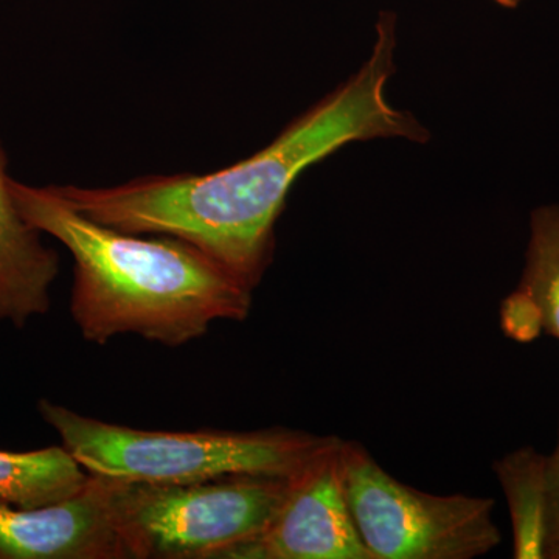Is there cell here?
<instances>
[{"mask_svg":"<svg viewBox=\"0 0 559 559\" xmlns=\"http://www.w3.org/2000/svg\"><path fill=\"white\" fill-rule=\"evenodd\" d=\"M395 49L396 16L382 13L373 50L355 75L290 121L270 145L223 170L55 190L105 226L190 242L253 290L274 260L275 223L301 173L352 142H428L423 124L388 100Z\"/></svg>","mask_w":559,"mask_h":559,"instance_id":"cell-1","label":"cell"},{"mask_svg":"<svg viewBox=\"0 0 559 559\" xmlns=\"http://www.w3.org/2000/svg\"><path fill=\"white\" fill-rule=\"evenodd\" d=\"M11 193L22 216L72 257L70 314L84 341L105 345L134 334L182 347L219 320L248 319L252 289L190 242L105 226L53 186L11 178Z\"/></svg>","mask_w":559,"mask_h":559,"instance_id":"cell-2","label":"cell"},{"mask_svg":"<svg viewBox=\"0 0 559 559\" xmlns=\"http://www.w3.org/2000/svg\"><path fill=\"white\" fill-rule=\"evenodd\" d=\"M38 411L87 474L142 484L293 476L333 440L288 428L145 430L87 417L50 400H40Z\"/></svg>","mask_w":559,"mask_h":559,"instance_id":"cell-3","label":"cell"},{"mask_svg":"<svg viewBox=\"0 0 559 559\" xmlns=\"http://www.w3.org/2000/svg\"><path fill=\"white\" fill-rule=\"evenodd\" d=\"M293 476L241 474L193 484L106 477L110 516L130 559H224L271 524Z\"/></svg>","mask_w":559,"mask_h":559,"instance_id":"cell-4","label":"cell"},{"mask_svg":"<svg viewBox=\"0 0 559 559\" xmlns=\"http://www.w3.org/2000/svg\"><path fill=\"white\" fill-rule=\"evenodd\" d=\"M341 462L353 521L373 559H474L502 540L492 499L403 484L358 441L342 440Z\"/></svg>","mask_w":559,"mask_h":559,"instance_id":"cell-5","label":"cell"},{"mask_svg":"<svg viewBox=\"0 0 559 559\" xmlns=\"http://www.w3.org/2000/svg\"><path fill=\"white\" fill-rule=\"evenodd\" d=\"M341 443L333 437L297 471L271 524L224 559H373L349 511Z\"/></svg>","mask_w":559,"mask_h":559,"instance_id":"cell-6","label":"cell"},{"mask_svg":"<svg viewBox=\"0 0 559 559\" xmlns=\"http://www.w3.org/2000/svg\"><path fill=\"white\" fill-rule=\"evenodd\" d=\"M0 559H130L110 516L108 479L90 474L76 495L33 509L0 500Z\"/></svg>","mask_w":559,"mask_h":559,"instance_id":"cell-7","label":"cell"},{"mask_svg":"<svg viewBox=\"0 0 559 559\" xmlns=\"http://www.w3.org/2000/svg\"><path fill=\"white\" fill-rule=\"evenodd\" d=\"M60 259L43 231L22 216L11 193L9 160L0 142V322L17 329L51 307L50 290Z\"/></svg>","mask_w":559,"mask_h":559,"instance_id":"cell-8","label":"cell"},{"mask_svg":"<svg viewBox=\"0 0 559 559\" xmlns=\"http://www.w3.org/2000/svg\"><path fill=\"white\" fill-rule=\"evenodd\" d=\"M495 473L506 495L513 528V557L544 559L547 532L546 455L521 448L496 462Z\"/></svg>","mask_w":559,"mask_h":559,"instance_id":"cell-9","label":"cell"},{"mask_svg":"<svg viewBox=\"0 0 559 559\" xmlns=\"http://www.w3.org/2000/svg\"><path fill=\"white\" fill-rule=\"evenodd\" d=\"M90 480L64 447L0 451V500L21 509L60 502L76 495Z\"/></svg>","mask_w":559,"mask_h":559,"instance_id":"cell-10","label":"cell"},{"mask_svg":"<svg viewBox=\"0 0 559 559\" xmlns=\"http://www.w3.org/2000/svg\"><path fill=\"white\" fill-rule=\"evenodd\" d=\"M518 288L538 305L544 331L559 340V205H544L533 212Z\"/></svg>","mask_w":559,"mask_h":559,"instance_id":"cell-11","label":"cell"},{"mask_svg":"<svg viewBox=\"0 0 559 559\" xmlns=\"http://www.w3.org/2000/svg\"><path fill=\"white\" fill-rule=\"evenodd\" d=\"M500 322L507 336L522 344L538 340L544 331L538 305L521 288L502 301Z\"/></svg>","mask_w":559,"mask_h":559,"instance_id":"cell-12","label":"cell"},{"mask_svg":"<svg viewBox=\"0 0 559 559\" xmlns=\"http://www.w3.org/2000/svg\"><path fill=\"white\" fill-rule=\"evenodd\" d=\"M546 488L547 532H549V549H551L559 546V433L557 448L550 455H546Z\"/></svg>","mask_w":559,"mask_h":559,"instance_id":"cell-13","label":"cell"},{"mask_svg":"<svg viewBox=\"0 0 559 559\" xmlns=\"http://www.w3.org/2000/svg\"><path fill=\"white\" fill-rule=\"evenodd\" d=\"M495 2L498 3V5L503 7V9L513 10L518 9L524 0H495Z\"/></svg>","mask_w":559,"mask_h":559,"instance_id":"cell-14","label":"cell"},{"mask_svg":"<svg viewBox=\"0 0 559 559\" xmlns=\"http://www.w3.org/2000/svg\"><path fill=\"white\" fill-rule=\"evenodd\" d=\"M547 559H559V546L551 547L546 555Z\"/></svg>","mask_w":559,"mask_h":559,"instance_id":"cell-15","label":"cell"}]
</instances>
